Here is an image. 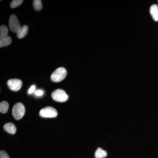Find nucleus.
<instances>
[{
    "mask_svg": "<svg viewBox=\"0 0 158 158\" xmlns=\"http://www.w3.org/2000/svg\"><path fill=\"white\" fill-rule=\"evenodd\" d=\"M66 75L67 71L63 67H59L57 68L51 75V80L53 82L56 83L60 82L66 77Z\"/></svg>",
    "mask_w": 158,
    "mask_h": 158,
    "instance_id": "nucleus-1",
    "label": "nucleus"
},
{
    "mask_svg": "<svg viewBox=\"0 0 158 158\" xmlns=\"http://www.w3.org/2000/svg\"><path fill=\"white\" fill-rule=\"evenodd\" d=\"M25 113V108L21 103H17L13 106L12 114L15 119L19 120L21 119Z\"/></svg>",
    "mask_w": 158,
    "mask_h": 158,
    "instance_id": "nucleus-2",
    "label": "nucleus"
},
{
    "mask_svg": "<svg viewBox=\"0 0 158 158\" xmlns=\"http://www.w3.org/2000/svg\"><path fill=\"white\" fill-rule=\"evenodd\" d=\"M51 95L54 100L60 102L67 101L69 98L67 94L62 89H58L54 90Z\"/></svg>",
    "mask_w": 158,
    "mask_h": 158,
    "instance_id": "nucleus-3",
    "label": "nucleus"
},
{
    "mask_svg": "<svg viewBox=\"0 0 158 158\" xmlns=\"http://www.w3.org/2000/svg\"><path fill=\"white\" fill-rule=\"evenodd\" d=\"M40 116L43 118H55L58 115V112L52 107H46L40 111Z\"/></svg>",
    "mask_w": 158,
    "mask_h": 158,
    "instance_id": "nucleus-4",
    "label": "nucleus"
},
{
    "mask_svg": "<svg viewBox=\"0 0 158 158\" xmlns=\"http://www.w3.org/2000/svg\"><path fill=\"white\" fill-rule=\"evenodd\" d=\"M9 27L11 31L16 34L21 28L17 16L15 15H11L9 18Z\"/></svg>",
    "mask_w": 158,
    "mask_h": 158,
    "instance_id": "nucleus-5",
    "label": "nucleus"
},
{
    "mask_svg": "<svg viewBox=\"0 0 158 158\" xmlns=\"http://www.w3.org/2000/svg\"><path fill=\"white\" fill-rule=\"evenodd\" d=\"M23 83L19 79H10L7 82V85L10 90L13 91H18L21 88Z\"/></svg>",
    "mask_w": 158,
    "mask_h": 158,
    "instance_id": "nucleus-6",
    "label": "nucleus"
},
{
    "mask_svg": "<svg viewBox=\"0 0 158 158\" xmlns=\"http://www.w3.org/2000/svg\"><path fill=\"white\" fill-rule=\"evenodd\" d=\"M150 13L153 19L156 22L158 21V6L153 5L150 8Z\"/></svg>",
    "mask_w": 158,
    "mask_h": 158,
    "instance_id": "nucleus-7",
    "label": "nucleus"
},
{
    "mask_svg": "<svg viewBox=\"0 0 158 158\" xmlns=\"http://www.w3.org/2000/svg\"><path fill=\"white\" fill-rule=\"evenodd\" d=\"M4 129L7 132L12 135H14L16 132V127L13 123H9L5 124Z\"/></svg>",
    "mask_w": 158,
    "mask_h": 158,
    "instance_id": "nucleus-8",
    "label": "nucleus"
},
{
    "mask_svg": "<svg viewBox=\"0 0 158 158\" xmlns=\"http://www.w3.org/2000/svg\"><path fill=\"white\" fill-rule=\"evenodd\" d=\"M28 31L27 26L24 25L21 27L19 32L17 33V36L19 39L24 38L27 35Z\"/></svg>",
    "mask_w": 158,
    "mask_h": 158,
    "instance_id": "nucleus-9",
    "label": "nucleus"
},
{
    "mask_svg": "<svg viewBox=\"0 0 158 158\" xmlns=\"http://www.w3.org/2000/svg\"><path fill=\"white\" fill-rule=\"evenodd\" d=\"M107 156V153L104 150L101 148H98L95 151L94 156L95 158H103Z\"/></svg>",
    "mask_w": 158,
    "mask_h": 158,
    "instance_id": "nucleus-10",
    "label": "nucleus"
},
{
    "mask_svg": "<svg viewBox=\"0 0 158 158\" xmlns=\"http://www.w3.org/2000/svg\"><path fill=\"white\" fill-rule=\"evenodd\" d=\"M11 39L9 36H7L5 38L1 39L0 40V47L3 48L5 47L8 46L11 44Z\"/></svg>",
    "mask_w": 158,
    "mask_h": 158,
    "instance_id": "nucleus-11",
    "label": "nucleus"
},
{
    "mask_svg": "<svg viewBox=\"0 0 158 158\" xmlns=\"http://www.w3.org/2000/svg\"><path fill=\"white\" fill-rule=\"evenodd\" d=\"M9 30L6 26L5 25L1 26L0 27V38L2 39L8 36Z\"/></svg>",
    "mask_w": 158,
    "mask_h": 158,
    "instance_id": "nucleus-12",
    "label": "nucleus"
},
{
    "mask_svg": "<svg viewBox=\"0 0 158 158\" xmlns=\"http://www.w3.org/2000/svg\"><path fill=\"white\" fill-rule=\"evenodd\" d=\"M9 105L7 102L3 101L0 103V112L2 113H6L9 109Z\"/></svg>",
    "mask_w": 158,
    "mask_h": 158,
    "instance_id": "nucleus-13",
    "label": "nucleus"
},
{
    "mask_svg": "<svg viewBox=\"0 0 158 158\" xmlns=\"http://www.w3.org/2000/svg\"><path fill=\"white\" fill-rule=\"evenodd\" d=\"M33 6L35 10L40 11L42 9V4L40 0H34L33 1Z\"/></svg>",
    "mask_w": 158,
    "mask_h": 158,
    "instance_id": "nucleus-14",
    "label": "nucleus"
},
{
    "mask_svg": "<svg viewBox=\"0 0 158 158\" xmlns=\"http://www.w3.org/2000/svg\"><path fill=\"white\" fill-rule=\"evenodd\" d=\"M23 2V1H22V0H14L11 2V4H10V6L12 9H14V8L20 6Z\"/></svg>",
    "mask_w": 158,
    "mask_h": 158,
    "instance_id": "nucleus-15",
    "label": "nucleus"
},
{
    "mask_svg": "<svg viewBox=\"0 0 158 158\" xmlns=\"http://www.w3.org/2000/svg\"><path fill=\"white\" fill-rule=\"evenodd\" d=\"M0 158H10V157L6 152L4 151H1L0 152Z\"/></svg>",
    "mask_w": 158,
    "mask_h": 158,
    "instance_id": "nucleus-16",
    "label": "nucleus"
},
{
    "mask_svg": "<svg viewBox=\"0 0 158 158\" xmlns=\"http://www.w3.org/2000/svg\"><path fill=\"white\" fill-rule=\"evenodd\" d=\"M35 94L37 96H42L44 94V91L42 90H38L35 92Z\"/></svg>",
    "mask_w": 158,
    "mask_h": 158,
    "instance_id": "nucleus-17",
    "label": "nucleus"
},
{
    "mask_svg": "<svg viewBox=\"0 0 158 158\" xmlns=\"http://www.w3.org/2000/svg\"><path fill=\"white\" fill-rule=\"evenodd\" d=\"M35 89H36L35 86H34V85H32L28 90V93L29 94H31L34 93V91H35Z\"/></svg>",
    "mask_w": 158,
    "mask_h": 158,
    "instance_id": "nucleus-18",
    "label": "nucleus"
},
{
    "mask_svg": "<svg viewBox=\"0 0 158 158\" xmlns=\"http://www.w3.org/2000/svg\"></svg>",
    "mask_w": 158,
    "mask_h": 158,
    "instance_id": "nucleus-19",
    "label": "nucleus"
}]
</instances>
